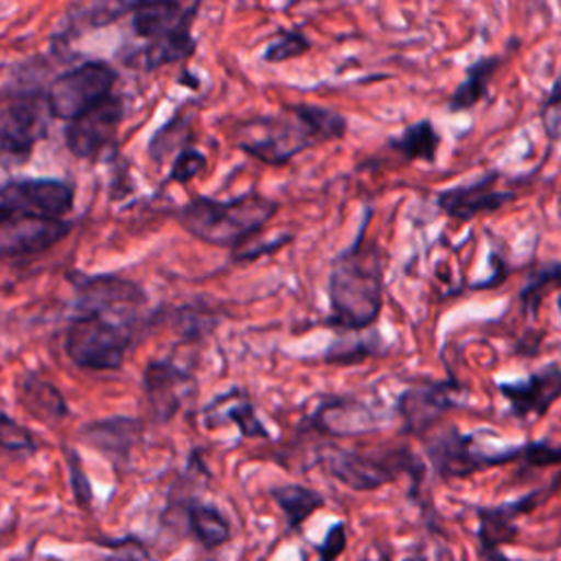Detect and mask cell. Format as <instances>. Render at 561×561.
I'll list each match as a JSON object with an SVG mask.
<instances>
[{
    "mask_svg": "<svg viewBox=\"0 0 561 561\" xmlns=\"http://www.w3.org/2000/svg\"><path fill=\"white\" fill-rule=\"evenodd\" d=\"M370 217L373 208L366 206L353 241L331 261L327 324L344 333L370 329L383 309L386 263L377 241L368 239Z\"/></svg>",
    "mask_w": 561,
    "mask_h": 561,
    "instance_id": "obj_1",
    "label": "cell"
},
{
    "mask_svg": "<svg viewBox=\"0 0 561 561\" xmlns=\"http://www.w3.org/2000/svg\"><path fill=\"white\" fill-rule=\"evenodd\" d=\"M276 208L274 199L256 191L232 199L199 195L178 210V221L188 234L208 245L241 248L276 215Z\"/></svg>",
    "mask_w": 561,
    "mask_h": 561,
    "instance_id": "obj_2",
    "label": "cell"
},
{
    "mask_svg": "<svg viewBox=\"0 0 561 561\" xmlns=\"http://www.w3.org/2000/svg\"><path fill=\"white\" fill-rule=\"evenodd\" d=\"M234 138L241 151L265 164H285L300 151L322 142L305 112V103L283 105L278 114L243 121L237 125Z\"/></svg>",
    "mask_w": 561,
    "mask_h": 561,
    "instance_id": "obj_3",
    "label": "cell"
},
{
    "mask_svg": "<svg viewBox=\"0 0 561 561\" xmlns=\"http://www.w3.org/2000/svg\"><path fill=\"white\" fill-rule=\"evenodd\" d=\"M324 469L353 491H375L401 473L412 478L423 476V462L408 447H388L373 451H355L327 447L320 456Z\"/></svg>",
    "mask_w": 561,
    "mask_h": 561,
    "instance_id": "obj_4",
    "label": "cell"
},
{
    "mask_svg": "<svg viewBox=\"0 0 561 561\" xmlns=\"http://www.w3.org/2000/svg\"><path fill=\"white\" fill-rule=\"evenodd\" d=\"M131 344V329L105 316H72L64 348L70 362L85 370H118Z\"/></svg>",
    "mask_w": 561,
    "mask_h": 561,
    "instance_id": "obj_5",
    "label": "cell"
},
{
    "mask_svg": "<svg viewBox=\"0 0 561 561\" xmlns=\"http://www.w3.org/2000/svg\"><path fill=\"white\" fill-rule=\"evenodd\" d=\"M116 83V70L101 59H88L57 75L44 90L53 118L72 123L101 101H105Z\"/></svg>",
    "mask_w": 561,
    "mask_h": 561,
    "instance_id": "obj_6",
    "label": "cell"
},
{
    "mask_svg": "<svg viewBox=\"0 0 561 561\" xmlns=\"http://www.w3.org/2000/svg\"><path fill=\"white\" fill-rule=\"evenodd\" d=\"M425 456L440 478L451 480L467 478L506 462H519L522 445L500 451H484L478 447L471 434H462L458 427L447 425L445 430H438L425 438Z\"/></svg>",
    "mask_w": 561,
    "mask_h": 561,
    "instance_id": "obj_7",
    "label": "cell"
},
{
    "mask_svg": "<svg viewBox=\"0 0 561 561\" xmlns=\"http://www.w3.org/2000/svg\"><path fill=\"white\" fill-rule=\"evenodd\" d=\"M469 390L454 377L408 386L394 401V412L401 419V432L410 436H425L443 414L460 408Z\"/></svg>",
    "mask_w": 561,
    "mask_h": 561,
    "instance_id": "obj_8",
    "label": "cell"
},
{
    "mask_svg": "<svg viewBox=\"0 0 561 561\" xmlns=\"http://www.w3.org/2000/svg\"><path fill=\"white\" fill-rule=\"evenodd\" d=\"M50 110L46 94L26 92L0 107V153L24 162L31 158L35 145L46 136Z\"/></svg>",
    "mask_w": 561,
    "mask_h": 561,
    "instance_id": "obj_9",
    "label": "cell"
},
{
    "mask_svg": "<svg viewBox=\"0 0 561 561\" xmlns=\"http://www.w3.org/2000/svg\"><path fill=\"white\" fill-rule=\"evenodd\" d=\"M125 116V105L118 94H110L105 101L66 125V147L75 158L96 160L116 140Z\"/></svg>",
    "mask_w": 561,
    "mask_h": 561,
    "instance_id": "obj_10",
    "label": "cell"
},
{
    "mask_svg": "<svg viewBox=\"0 0 561 561\" xmlns=\"http://www.w3.org/2000/svg\"><path fill=\"white\" fill-rule=\"evenodd\" d=\"M77 294L75 316H105L114 311H134L147 302L145 289L129 278L114 274H72Z\"/></svg>",
    "mask_w": 561,
    "mask_h": 561,
    "instance_id": "obj_11",
    "label": "cell"
},
{
    "mask_svg": "<svg viewBox=\"0 0 561 561\" xmlns=\"http://www.w3.org/2000/svg\"><path fill=\"white\" fill-rule=\"evenodd\" d=\"M500 178L502 173L491 169L476 180L440 188L436 191V206L456 221H471L478 215L495 213L517 197L513 188H497Z\"/></svg>",
    "mask_w": 561,
    "mask_h": 561,
    "instance_id": "obj_12",
    "label": "cell"
},
{
    "mask_svg": "<svg viewBox=\"0 0 561 561\" xmlns=\"http://www.w3.org/2000/svg\"><path fill=\"white\" fill-rule=\"evenodd\" d=\"M0 202L11 213L61 219L75 204V188L64 180L28 178L0 186Z\"/></svg>",
    "mask_w": 561,
    "mask_h": 561,
    "instance_id": "obj_13",
    "label": "cell"
},
{
    "mask_svg": "<svg viewBox=\"0 0 561 561\" xmlns=\"http://www.w3.org/2000/svg\"><path fill=\"white\" fill-rule=\"evenodd\" d=\"M70 228L64 219L11 213L0 224V259L18 261L39 254L61 241Z\"/></svg>",
    "mask_w": 561,
    "mask_h": 561,
    "instance_id": "obj_14",
    "label": "cell"
},
{
    "mask_svg": "<svg viewBox=\"0 0 561 561\" xmlns=\"http://www.w3.org/2000/svg\"><path fill=\"white\" fill-rule=\"evenodd\" d=\"M495 388L513 419H541L561 397V366L548 364L522 379L497 381Z\"/></svg>",
    "mask_w": 561,
    "mask_h": 561,
    "instance_id": "obj_15",
    "label": "cell"
},
{
    "mask_svg": "<svg viewBox=\"0 0 561 561\" xmlns=\"http://www.w3.org/2000/svg\"><path fill=\"white\" fill-rule=\"evenodd\" d=\"M142 386L151 416L164 423L171 421L195 392V377L169 359H156L147 364Z\"/></svg>",
    "mask_w": 561,
    "mask_h": 561,
    "instance_id": "obj_16",
    "label": "cell"
},
{
    "mask_svg": "<svg viewBox=\"0 0 561 561\" xmlns=\"http://www.w3.org/2000/svg\"><path fill=\"white\" fill-rule=\"evenodd\" d=\"M557 484H559V478H554L548 486L535 489L513 502H504L497 506H480L476 513H478V539H480L482 552L502 548L515 541L517 517L537 508L557 489Z\"/></svg>",
    "mask_w": 561,
    "mask_h": 561,
    "instance_id": "obj_17",
    "label": "cell"
},
{
    "mask_svg": "<svg viewBox=\"0 0 561 561\" xmlns=\"http://www.w3.org/2000/svg\"><path fill=\"white\" fill-rule=\"evenodd\" d=\"M311 425L331 436H353L375 432L379 427V416L364 401L329 397L316 408Z\"/></svg>",
    "mask_w": 561,
    "mask_h": 561,
    "instance_id": "obj_18",
    "label": "cell"
},
{
    "mask_svg": "<svg viewBox=\"0 0 561 561\" xmlns=\"http://www.w3.org/2000/svg\"><path fill=\"white\" fill-rule=\"evenodd\" d=\"M142 432V423L129 416H112L101 421H90L81 427V438L112 458V462H125L134 443Z\"/></svg>",
    "mask_w": 561,
    "mask_h": 561,
    "instance_id": "obj_19",
    "label": "cell"
},
{
    "mask_svg": "<svg viewBox=\"0 0 561 561\" xmlns=\"http://www.w3.org/2000/svg\"><path fill=\"white\" fill-rule=\"evenodd\" d=\"M197 9H199L197 2L191 7H184L182 2H169V0L134 2L131 28L138 37L153 42V39L171 33L173 28H178L184 20L193 18L197 13Z\"/></svg>",
    "mask_w": 561,
    "mask_h": 561,
    "instance_id": "obj_20",
    "label": "cell"
},
{
    "mask_svg": "<svg viewBox=\"0 0 561 561\" xmlns=\"http://www.w3.org/2000/svg\"><path fill=\"white\" fill-rule=\"evenodd\" d=\"M504 55H480L476 57L467 70L465 79L454 88V92L447 99V112L460 114L471 107H476L482 99L489 96V83L495 77L497 68L502 66Z\"/></svg>",
    "mask_w": 561,
    "mask_h": 561,
    "instance_id": "obj_21",
    "label": "cell"
},
{
    "mask_svg": "<svg viewBox=\"0 0 561 561\" xmlns=\"http://www.w3.org/2000/svg\"><path fill=\"white\" fill-rule=\"evenodd\" d=\"M20 401L24 410L39 421L59 423L70 414L59 388L33 370H28L20 383Z\"/></svg>",
    "mask_w": 561,
    "mask_h": 561,
    "instance_id": "obj_22",
    "label": "cell"
},
{
    "mask_svg": "<svg viewBox=\"0 0 561 561\" xmlns=\"http://www.w3.org/2000/svg\"><path fill=\"white\" fill-rule=\"evenodd\" d=\"M386 147L405 162H427L436 160L440 147V131L430 118H419L405 125L399 134L386 140Z\"/></svg>",
    "mask_w": 561,
    "mask_h": 561,
    "instance_id": "obj_23",
    "label": "cell"
},
{
    "mask_svg": "<svg viewBox=\"0 0 561 561\" xmlns=\"http://www.w3.org/2000/svg\"><path fill=\"white\" fill-rule=\"evenodd\" d=\"M228 419L230 423L237 425L241 436L245 438H267L270 432L256 416V410L252 401L241 392V390H230L215 401H210L204 410V419L208 425H215L217 419Z\"/></svg>",
    "mask_w": 561,
    "mask_h": 561,
    "instance_id": "obj_24",
    "label": "cell"
},
{
    "mask_svg": "<svg viewBox=\"0 0 561 561\" xmlns=\"http://www.w3.org/2000/svg\"><path fill=\"white\" fill-rule=\"evenodd\" d=\"M195 18V15H193ZM193 18L184 20L178 28H173L171 33L149 42L142 50H140V66L145 70H158L162 66H169V64H178L186 57L193 55L195 50V37L191 33V26H193Z\"/></svg>",
    "mask_w": 561,
    "mask_h": 561,
    "instance_id": "obj_25",
    "label": "cell"
},
{
    "mask_svg": "<svg viewBox=\"0 0 561 561\" xmlns=\"http://www.w3.org/2000/svg\"><path fill=\"white\" fill-rule=\"evenodd\" d=\"M186 526L204 550H217L232 537L228 517L217 506L206 502L186 504Z\"/></svg>",
    "mask_w": 561,
    "mask_h": 561,
    "instance_id": "obj_26",
    "label": "cell"
},
{
    "mask_svg": "<svg viewBox=\"0 0 561 561\" xmlns=\"http://www.w3.org/2000/svg\"><path fill=\"white\" fill-rule=\"evenodd\" d=\"M270 495L283 511L289 533H296L318 508L324 506V495L320 491L296 482L272 486Z\"/></svg>",
    "mask_w": 561,
    "mask_h": 561,
    "instance_id": "obj_27",
    "label": "cell"
},
{
    "mask_svg": "<svg viewBox=\"0 0 561 561\" xmlns=\"http://www.w3.org/2000/svg\"><path fill=\"white\" fill-rule=\"evenodd\" d=\"M557 285H561V261H548L537 265L517 291L522 313L528 316V320H535L543 296Z\"/></svg>",
    "mask_w": 561,
    "mask_h": 561,
    "instance_id": "obj_28",
    "label": "cell"
},
{
    "mask_svg": "<svg viewBox=\"0 0 561 561\" xmlns=\"http://www.w3.org/2000/svg\"><path fill=\"white\" fill-rule=\"evenodd\" d=\"M386 348H388V344L381 340V335L377 331H370V335H366V337L331 344L324 355V362L335 364V366H348V364H357L373 355H383Z\"/></svg>",
    "mask_w": 561,
    "mask_h": 561,
    "instance_id": "obj_29",
    "label": "cell"
},
{
    "mask_svg": "<svg viewBox=\"0 0 561 561\" xmlns=\"http://www.w3.org/2000/svg\"><path fill=\"white\" fill-rule=\"evenodd\" d=\"M309 48H311V42L307 39V35H302L300 31H283L280 35L270 39L261 57L267 64H280V61L305 55Z\"/></svg>",
    "mask_w": 561,
    "mask_h": 561,
    "instance_id": "obj_30",
    "label": "cell"
},
{
    "mask_svg": "<svg viewBox=\"0 0 561 561\" xmlns=\"http://www.w3.org/2000/svg\"><path fill=\"white\" fill-rule=\"evenodd\" d=\"M539 118L548 140L550 142L561 140V68L539 105Z\"/></svg>",
    "mask_w": 561,
    "mask_h": 561,
    "instance_id": "obj_31",
    "label": "cell"
},
{
    "mask_svg": "<svg viewBox=\"0 0 561 561\" xmlns=\"http://www.w3.org/2000/svg\"><path fill=\"white\" fill-rule=\"evenodd\" d=\"M0 449L7 451H20V454H35L37 451V440L33 432L11 419L9 414L0 412Z\"/></svg>",
    "mask_w": 561,
    "mask_h": 561,
    "instance_id": "obj_32",
    "label": "cell"
},
{
    "mask_svg": "<svg viewBox=\"0 0 561 561\" xmlns=\"http://www.w3.org/2000/svg\"><path fill=\"white\" fill-rule=\"evenodd\" d=\"M96 543L107 548V552L101 557V561H158L149 554V550L142 546V541L134 535H127L121 539H99Z\"/></svg>",
    "mask_w": 561,
    "mask_h": 561,
    "instance_id": "obj_33",
    "label": "cell"
},
{
    "mask_svg": "<svg viewBox=\"0 0 561 561\" xmlns=\"http://www.w3.org/2000/svg\"><path fill=\"white\" fill-rule=\"evenodd\" d=\"M519 462L526 469L561 465V445H552L550 440H528L522 445Z\"/></svg>",
    "mask_w": 561,
    "mask_h": 561,
    "instance_id": "obj_34",
    "label": "cell"
},
{
    "mask_svg": "<svg viewBox=\"0 0 561 561\" xmlns=\"http://www.w3.org/2000/svg\"><path fill=\"white\" fill-rule=\"evenodd\" d=\"M64 451H66V465H68V478H70L72 497H75L77 506L90 508V504H92V486H90V480H88L85 469L81 465V458L70 447H66Z\"/></svg>",
    "mask_w": 561,
    "mask_h": 561,
    "instance_id": "obj_35",
    "label": "cell"
},
{
    "mask_svg": "<svg viewBox=\"0 0 561 561\" xmlns=\"http://www.w3.org/2000/svg\"><path fill=\"white\" fill-rule=\"evenodd\" d=\"M206 162V156L199 151V149H193V147H184L178 151V156L173 158L171 162V169H169V182H178V184H184L188 180H193L202 167Z\"/></svg>",
    "mask_w": 561,
    "mask_h": 561,
    "instance_id": "obj_36",
    "label": "cell"
},
{
    "mask_svg": "<svg viewBox=\"0 0 561 561\" xmlns=\"http://www.w3.org/2000/svg\"><path fill=\"white\" fill-rule=\"evenodd\" d=\"M346 548V526L342 522H335L329 526L322 543L318 546V561H335Z\"/></svg>",
    "mask_w": 561,
    "mask_h": 561,
    "instance_id": "obj_37",
    "label": "cell"
},
{
    "mask_svg": "<svg viewBox=\"0 0 561 561\" xmlns=\"http://www.w3.org/2000/svg\"><path fill=\"white\" fill-rule=\"evenodd\" d=\"M484 554V561H517V559H511V557H506L500 548H493V550H484L482 552Z\"/></svg>",
    "mask_w": 561,
    "mask_h": 561,
    "instance_id": "obj_38",
    "label": "cell"
},
{
    "mask_svg": "<svg viewBox=\"0 0 561 561\" xmlns=\"http://www.w3.org/2000/svg\"><path fill=\"white\" fill-rule=\"evenodd\" d=\"M9 215H11V210H9V208H7V206L0 202V224H2V221H4Z\"/></svg>",
    "mask_w": 561,
    "mask_h": 561,
    "instance_id": "obj_39",
    "label": "cell"
},
{
    "mask_svg": "<svg viewBox=\"0 0 561 561\" xmlns=\"http://www.w3.org/2000/svg\"><path fill=\"white\" fill-rule=\"evenodd\" d=\"M557 309H559V316H561V294L557 296Z\"/></svg>",
    "mask_w": 561,
    "mask_h": 561,
    "instance_id": "obj_40",
    "label": "cell"
}]
</instances>
